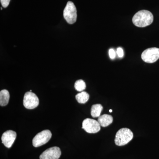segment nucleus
<instances>
[{"mask_svg": "<svg viewBox=\"0 0 159 159\" xmlns=\"http://www.w3.org/2000/svg\"><path fill=\"white\" fill-rule=\"evenodd\" d=\"M153 21V16L150 11L140 10L134 15L133 23L137 27L144 28L149 25Z\"/></svg>", "mask_w": 159, "mask_h": 159, "instance_id": "nucleus-1", "label": "nucleus"}, {"mask_svg": "<svg viewBox=\"0 0 159 159\" xmlns=\"http://www.w3.org/2000/svg\"><path fill=\"white\" fill-rule=\"evenodd\" d=\"M133 137V133L130 129L127 128L121 129L116 134L115 144L118 146H123L128 144Z\"/></svg>", "mask_w": 159, "mask_h": 159, "instance_id": "nucleus-2", "label": "nucleus"}, {"mask_svg": "<svg viewBox=\"0 0 159 159\" xmlns=\"http://www.w3.org/2000/svg\"><path fill=\"white\" fill-rule=\"evenodd\" d=\"M63 16L67 22L69 24H74L77 19V11L76 6L72 2L67 3L63 11Z\"/></svg>", "mask_w": 159, "mask_h": 159, "instance_id": "nucleus-3", "label": "nucleus"}, {"mask_svg": "<svg viewBox=\"0 0 159 159\" xmlns=\"http://www.w3.org/2000/svg\"><path fill=\"white\" fill-rule=\"evenodd\" d=\"M52 137L51 131L44 130L37 134L33 138L32 144L34 147H38L45 145L50 141Z\"/></svg>", "mask_w": 159, "mask_h": 159, "instance_id": "nucleus-4", "label": "nucleus"}, {"mask_svg": "<svg viewBox=\"0 0 159 159\" xmlns=\"http://www.w3.org/2000/svg\"><path fill=\"white\" fill-rule=\"evenodd\" d=\"M23 104L26 108L33 109L38 106L39 99L34 93L31 92H26L24 96Z\"/></svg>", "mask_w": 159, "mask_h": 159, "instance_id": "nucleus-5", "label": "nucleus"}, {"mask_svg": "<svg viewBox=\"0 0 159 159\" xmlns=\"http://www.w3.org/2000/svg\"><path fill=\"white\" fill-rule=\"evenodd\" d=\"M142 58L145 62L152 63L159 59V48H156L146 49L142 54Z\"/></svg>", "mask_w": 159, "mask_h": 159, "instance_id": "nucleus-6", "label": "nucleus"}, {"mask_svg": "<svg viewBox=\"0 0 159 159\" xmlns=\"http://www.w3.org/2000/svg\"><path fill=\"white\" fill-rule=\"evenodd\" d=\"M82 128L88 133L95 134L100 130L101 126L98 121L88 118L83 122Z\"/></svg>", "mask_w": 159, "mask_h": 159, "instance_id": "nucleus-7", "label": "nucleus"}, {"mask_svg": "<svg viewBox=\"0 0 159 159\" xmlns=\"http://www.w3.org/2000/svg\"><path fill=\"white\" fill-rule=\"evenodd\" d=\"M61 151L58 147L54 146L46 149L39 157L40 159H58L61 155Z\"/></svg>", "mask_w": 159, "mask_h": 159, "instance_id": "nucleus-8", "label": "nucleus"}, {"mask_svg": "<svg viewBox=\"0 0 159 159\" xmlns=\"http://www.w3.org/2000/svg\"><path fill=\"white\" fill-rule=\"evenodd\" d=\"M16 138V133L13 130L6 131L2 137V143L6 147L10 148L13 145Z\"/></svg>", "mask_w": 159, "mask_h": 159, "instance_id": "nucleus-9", "label": "nucleus"}, {"mask_svg": "<svg viewBox=\"0 0 159 159\" xmlns=\"http://www.w3.org/2000/svg\"><path fill=\"white\" fill-rule=\"evenodd\" d=\"M113 121V117L111 115L104 114L98 117V122L100 126L105 127L112 123Z\"/></svg>", "mask_w": 159, "mask_h": 159, "instance_id": "nucleus-10", "label": "nucleus"}, {"mask_svg": "<svg viewBox=\"0 0 159 159\" xmlns=\"http://www.w3.org/2000/svg\"><path fill=\"white\" fill-rule=\"evenodd\" d=\"M10 95L9 91L6 89L2 90L0 92V105L6 106L9 102Z\"/></svg>", "mask_w": 159, "mask_h": 159, "instance_id": "nucleus-11", "label": "nucleus"}, {"mask_svg": "<svg viewBox=\"0 0 159 159\" xmlns=\"http://www.w3.org/2000/svg\"><path fill=\"white\" fill-rule=\"evenodd\" d=\"M102 106L100 104H94L91 107V116L93 118L99 117L102 110Z\"/></svg>", "mask_w": 159, "mask_h": 159, "instance_id": "nucleus-12", "label": "nucleus"}, {"mask_svg": "<svg viewBox=\"0 0 159 159\" xmlns=\"http://www.w3.org/2000/svg\"><path fill=\"white\" fill-rule=\"evenodd\" d=\"M89 95L87 92L83 91L77 94L76 96V99L80 103H85L88 101Z\"/></svg>", "mask_w": 159, "mask_h": 159, "instance_id": "nucleus-13", "label": "nucleus"}, {"mask_svg": "<svg viewBox=\"0 0 159 159\" xmlns=\"http://www.w3.org/2000/svg\"><path fill=\"white\" fill-rule=\"evenodd\" d=\"M86 84L82 80H77L75 83L74 87L76 90L78 92H83L86 88Z\"/></svg>", "mask_w": 159, "mask_h": 159, "instance_id": "nucleus-14", "label": "nucleus"}, {"mask_svg": "<svg viewBox=\"0 0 159 159\" xmlns=\"http://www.w3.org/2000/svg\"><path fill=\"white\" fill-rule=\"evenodd\" d=\"M1 4L4 8H6L9 6L10 0H0Z\"/></svg>", "mask_w": 159, "mask_h": 159, "instance_id": "nucleus-15", "label": "nucleus"}, {"mask_svg": "<svg viewBox=\"0 0 159 159\" xmlns=\"http://www.w3.org/2000/svg\"><path fill=\"white\" fill-rule=\"evenodd\" d=\"M109 54L110 57L111 59H114L116 57V52L114 51V49H110L109 51Z\"/></svg>", "mask_w": 159, "mask_h": 159, "instance_id": "nucleus-16", "label": "nucleus"}, {"mask_svg": "<svg viewBox=\"0 0 159 159\" xmlns=\"http://www.w3.org/2000/svg\"><path fill=\"white\" fill-rule=\"evenodd\" d=\"M117 53L119 57H123V55H124L123 49L121 48H118L117 50Z\"/></svg>", "mask_w": 159, "mask_h": 159, "instance_id": "nucleus-17", "label": "nucleus"}, {"mask_svg": "<svg viewBox=\"0 0 159 159\" xmlns=\"http://www.w3.org/2000/svg\"><path fill=\"white\" fill-rule=\"evenodd\" d=\"M109 112H112V110H111V109L110 110Z\"/></svg>", "mask_w": 159, "mask_h": 159, "instance_id": "nucleus-18", "label": "nucleus"}, {"mask_svg": "<svg viewBox=\"0 0 159 159\" xmlns=\"http://www.w3.org/2000/svg\"><path fill=\"white\" fill-rule=\"evenodd\" d=\"M30 92H32V90H31L30 91Z\"/></svg>", "mask_w": 159, "mask_h": 159, "instance_id": "nucleus-19", "label": "nucleus"}, {"mask_svg": "<svg viewBox=\"0 0 159 159\" xmlns=\"http://www.w3.org/2000/svg\"><path fill=\"white\" fill-rule=\"evenodd\" d=\"M1 10H2V8H1Z\"/></svg>", "mask_w": 159, "mask_h": 159, "instance_id": "nucleus-20", "label": "nucleus"}]
</instances>
